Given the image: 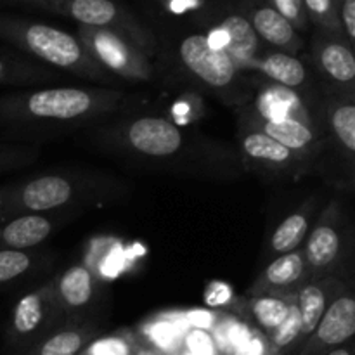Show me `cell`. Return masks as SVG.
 <instances>
[{"label": "cell", "mask_w": 355, "mask_h": 355, "mask_svg": "<svg viewBox=\"0 0 355 355\" xmlns=\"http://www.w3.org/2000/svg\"><path fill=\"white\" fill-rule=\"evenodd\" d=\"M121 94L113 90H90L76 87H54L0 99V116L35 118L45 121H75L106 113L116 106Z\"/></svg>", "instance_id": "cell-1"}, {"label": "cell", "mask_w": 355, "mask_h": 355, "mask_svg": "<svg viewBox=\"0 0 355 355\" xmlns=\"http://www.w3.org/2000/svg\"><path fill=\"white\" fill-rule=\"evenodd\" d=\"M21 40L26 51L55 68L66 69L83 78H107V75L99 69L101 66L90 55H87L83 45L75 37L58 28L47 24H31L21 33Z\"/></svg>", "instance_id": "cell-2"}, {"label": "cell", "mask_w": 355, "mask_h": 355, "mask_svg": "<svg viewBox=\"0 0 355 355\" xmlns=\"http://www.w3.org/2000/svg\"><path fill=\"white\" fill-rule=\"evenodd\" d=\"M342 214L336 203H331L322 210L314 227L309 229L305 238L304 259L309 281H318L331 277L342 255Z\"/></svg>", "instance_id": "cell-3"}, {"label": "cell", "mask_w": 355, "mask_h": 355, "mask_svg": "<svg viewBox=\"0 0 355 355\" xmlns=\"http://www.w3.org/2000/svg\"><path fill=\"white\" fill-rule=\"evenodd\" d=\"M75 194V184L66 177L42 175L16 189L0 193V210L42 214L64 207Z\"/></svg>", "instance_id": "cell-4"}, {"label": "cell", "mask_w": 355, "mask_h": 355, "mask_svg": "<svg viewBox=\"0 0 355 355\" xmlns=\"http://www.w3.org/2000/svg\"><path fill=\"white\" fill-rule=\"evenodd\" d=\"M355 335V300L352 291L340 286L326 307L318 328L298 355H324L331 349L352 342Z\"/></svg>", "instance_id": "cell-5"}, {"label": "cell", "mask_w": 355, "mask_h": 355, "mask_svg": "<svg viewBox=\"0 0 355 355\" xmlns=\"http://www.w3.org/2000/svg\"><path fill=\"white\" fill-rule=\"evenodd\" d=\"M184 66L196 78L214 89H224L234 83L238 69L224 49L210 44L205 35H191L184 38L179 49Z\"/></svg>", "instance_id": "cell-6"}, {"label": "cell", "mask_w": 355, "mask_h": 355, "mask_svg": "<svg viewBox=\"0 0 355 355\" xmlns=\"http://www.w3.org/2000/svg\"><path fill=\"white\" fill-rule=\"evenodd\" d=\"M87 47L90 51V58L99 66H104L107 71L130 80H148L151 76L149 62L135 54L120 37L111 31L90 33Z\"/></svg>", "instance_id": "cell-7"}, {"label": "cell", "mask_w": 355, "mask_h": 355, "mask_svg": "<svg viewBox=\"0 0 355 355\" xmlns=\"http://www.w3.org/2000/svg\"><path fill=\"white\" fill-rule=\"evenodd\" d=\"M127 142L134 151L153 158L175 155L182 146L179 127L166 118H137L127 127Z\"/></svg>", "instance_id": "cell-8"}, {"label": "cell", "mask_w": 355, "mask_h": 355, "mask_svg": "<svg viewBox=\"0 0 355 355\" xmlns=\"http://www.w3.org/2000/svg\"><path fill=\"white\" fill-rule=\"evenodd\" d=\"M307 283L304 250L298 248L291 253L276 257L266 267L259 279L250 288V295H276V297L291 298Z\"/></svg>", "instance_id": "cell-9"}, {"label": "cell", "mask_w": 355, "mask_h": 355, "mask_svg": "<svg viewBox=\"0 0 355 355\" xmlns=\"http://www.w3.org/2000/svg\"><path fill=\"white\" fill-rule=\"evenodd\" d=\"M54 288L44 286L19 298L12 311L9 336L14 342H26L40 333L55 307Z\"/></svg>", "instance_id": "cell-10"}, {"label": "cell", "mask_w": 355, "mask_h": 355, "mask_svg": "<svg viewBox=\"0 0 355 355\" xmlns=\"http://www.w3.org/2000/svg\"><path fill=\"white\" fill-rule=\"evenodd\" d=\"M340 286L342 284L338 281H335L333 277H326V279L309 281L295 295L293 304L297 307L298 319H300L302 347L315 331L326 307L329 305L331 298L335 297L336 291L340 290Z\"/></svg>", "instance_id": "cell-11"}, {"label": "cell", "mask_w": 355, "mask_h": 355, "mask_svg": "<svg viewBox=\"0 0 355 355\" xmlns=\"http://www.w3.org/2000/svg\"><path fill=\"white\" fill-rule=\"evenodd\" d=\"M222 49L231 58L236 69L255 68L259 35L252 23L241 16H231L220 24Z\"/></svg>", "instance_id": "cell-12"}, {"label": "cell", "mask_w": 355, "mask_h": 355, "mask_svg": "<svg viewBox=\"0 0 355 355\" xmlns=\"http://www.w3.org/2000/svg\"><path fill=\"white\" fill-rule=\"evenodd\" d=\"M241 151L252 162L279 170L298 165L302 159L300 156L291 153L290 149H286L257 128L245 132V135L241 137Z\"/></svg>", "instance_id": "cell-13"}, {"label": "cell", "mask_w": 355, "mask_h": 355, "mask_svg": "<svg viewBox=\"0 0 355 355\" xmlns=\"http://www.w3.org/2000/svg\"><path fill=\"white\" fill-rule=\"evenodd\" d=\"M52 232L47 217L38 214H23L12 218L0 232V243L10 250H28L40 245Z\"/></svg>", "instance_id": "cell-14"}, {"label": "cell", "mask_w": 355, "mask_h": 355, "mask_svg": "<svg viewBox=\"0 0 355 355\" xmlns=\"http://www.w3.org/2000/svg\"><path fill=\"white\" fill-rule=\"evenodd\" d=\"M94 290V277L89 267L73 266L61 274L55 284V304L66 311H78L90 304Z\"/></svg>", "instance_id": "cell-15"}, {"label": "cell", "mask_w": 355, "mask_h": 355, "mask_svg": "<svg viewBox=\"0 0 355 355\" xmlns=\"http://www.w3.org/2000/svg\"><path fill=\"white\" fill-rule=\"evenodd\" d=\"M257 130L263 132L270 139L279 142L291 153L302 158L315 148L318 135L312 130L311 125L300 120H262Z\"/></svg>", "instance_id": "cell-16"}, {"label": "cell", "mask_w": 355, "mask_h": 355, "mask_svg": "<svg viewBox=\"0 0 355 355\" xmlns=\"http://www.w3.org/2000/svg\"><path fill=\"white\" fill-rule=\"evenodd\" d=\"M255 69H260L269 80L283 89H300L307 80V69L304 62L286 52H270L257 59Z\"/></svg>", "instance_id": "cell-17"}, {"label": "cell", "mask_w": 355, "mask_h": 355, "mask_svg": "<svg viewBox=\"0 0 355 355\" xmlns=\"http://www.w3.org/2000/svg\"><path fill=\"white\" fill-rule=\"evenodd\" d=\"M252 26L257 35L274 47L297 49V35L293 24L272 7H263L253 14Z\"/></svg>", "instance_id": "cell-18"}, {"label": "cell", "mask_w": 355, "mask_h": 355, "mask_svg": "<svg viewBox=\"0 0 355 355\" xmlns=\"http://www.w3.org/2000/svg\"><path fill=\"white\" fill-rule=\"evenodd\" d=\"M318 62L329 80L338 85L352 87L355 80V58L352 49L338 42H329L319 51Z\"/></svg>", "instance_id": "cell-19"}, {"label": "cell", "mask_w": 355, "mask_h": 355, "mask_svg": "<svg viewBox=\"0 0 355 355\" xmlns=\"http://www.w3.org/2000/svg\"><path fill=\"white\" fill-rule=\"evenodd\" d=\"M293 307L291 298L276 297V295H252L250 298V312L259 328L262 329V335L269 336L279 328L284 319L290 314Z\"/></svg>", "instance_id": "cell-20"}, {"label": "cell", "mask_w": 355, "mask_h": 355, "mask_svg": "<svg viewBox=\"0 0 355 355\" xmlns=\"http://www.w3.org/2000/svg\"><path fill=\"white\" fill-rule=\"evenodd\" d=\"M309 214L305 210L295 211V214L288 215L283 222L276 227L270 238V252L274 255H284V253H291L295 250L304 246L305 238L309 234Z\"/></svg>", "instance_id": "cell-21"}, {"label": "cell", "mask_w": 355, "mask_h": 355, "mask_svg": "<svg viewBox=\"0 0 355 355\" xmlns=\"http://www.w3.org/2000/svg\"><path fill=\"white\" fill-rule=\"evenodd\" d=\"M259 110H262L263 120H300L307 123V114L302 107L300 101L295 97L291 90L274 89L269 94H263L260 97Z\"/></svg>", "instance_id": "cell-22"}, {"label": "cell", "mask_w": 355, "mask_h": 355, "mask_svg": "<svg viewBox=\"0 0 355 355\" xmlns=\"http://www.w3.org/2000/svg\"><path fill=\"white\" fill-rule=\"evenodd\" d=\"M92 331L83 328H66L42 340L31 355H78L90 343Z\"/></svg>", "instance_id": "cell-23"}, {"label": "cell", "mask_w": 355, "mask_h": 355, "mask_svg": "<svg viewBox=\"0 0 355 355\" xmlns=\"http://www.w3.org/2000/svg\"><path fill=\"white\" fill-rule=\"evenodd\" d=\"M329 130L338 148L352 159L355 153V104L352 99L340 101L331 107Z\"/></svg>", "instance_id": "cell-24"}, {"label": "cell", "mask_w": 355, "mask_h": 355, "mask_svg": "<svg viewBox=\"0 0 355 355\" xmlns=\"http://www.w3.org/2000/svg\"><path fill=\"white\" fill-rule=\"evenodd\" d=\"M146 340L151 343L158 354L162 355H179L182 347V338L186 331H182V326L175 321L162 319L146 328Z\"/></svg>", "instance_id": "cell-25"}, {"label": "cell", "mask_w": 355, "mask_h": 355, "mask_svg": "<svg viewBox=\"0 0 355 355\" xmlns=\"http://www.w3.org/2000/svg\"><path fill=\"white\" fill-rule=\"evenodd\" d=\"M71 16L89 26H106L116 17V7L110 0H73Z\"/></svg>", "instance_id": "cell-26"}, {"label": "cell", "mask_w": 355, "mask_h": 355, "mask_svg": "<svg viewBox=\"0 0 355 355\" xmlns=\"http://www.w3.org/2000/svg\"><path fill=\"white\" fill-rule=\"evenodd\" d=\"M31 257L23 250H0V284L10 283L30 270Z\"/></svg>", "instance_id": "cell-27"}, {"label": "cell", "mask_w": 355, "mask_h": 355, "mask_svg": "<svg viewBox=\"0 0 355 355\" xmlns=\"http://www.w3.org/2000/svg\"><path fill=\"white\" fill-rule=\"evenodd\" d=\"M135 350L137 349L130 338L114 335L90 342L78 355H134Z\"/></svg>", "instance_id": "cell-28"}, {"label": "cell", "mask_w": 355, "mask_h": 355, "mask_svg": "<svg viewBox=\"0 0 355 355\" xmlns=\"http://www.w3.org/2000/svg\"><path fill=\"white\" fill-rule=\"evenodd\" d=\"M232 355H274V352L266 335H257L250 331Z\"/></svg>", "instance_id": "cell-29"}, {"label": "cell", "mask_w": 355, "mask_h": 355, "mask_svg": "<svg viewBox=\"0 0 355 355\" xmlns=\"http://www.w3.org/2000/svg\"><path fill=\"white\" fill-rule=\"evenodd\" d=\"M218 315L214 314V312L208 311H193L187 312L186 315V322L189 324L191 329H201V331L210 333L211 329L215 328L218 321Z\"/></svg>", "instance_id": "cell-30"}, {"label": "cell", "mask_w": 355, "mask_h": 355, "mask_svg": "<svg viewBox=\"0 0 355 355\" xmlns=\"http://www.w3.org/2000/svg\"><path fill=\"white\" fill-rule=\"evenodd\" d=\"M276 10L283 17H286L291 24L302 21V3L300 0H274Z\"/></svg>", "instance_id": "cell-31"}, {"label": "cell", "mask_w": 355, "mask_h": 355, "mask_svg": "<svg viewBox=\"0 0 355 355\" xmlns=\"http://www.w3.org/2000/svg\"><path fill=\"white\" fill-rule=\"evenodd\" d=\"M342 21L345 26L347 37L350 42L355 40V0H345L342 9Z\"/></svg>", "instance_id": "cell-32"}, {"label": "cell", "mask_w": 355, "mask_h": 355, "mask_svg": "<svg viewBox=\"0 0 355 355\" xmlns=\"http://www.w3.org/2000/svg\"><path fill=\"white\" fill-rule=\"evenodd\" d=\"M305 3H307L309 10L319 17L328 16L331 10V0H305Z\"/></svg>", "instance_id": "cell-33"}, {"label": "cell", "mask_w": 355, "mask_h": 355, "mask_svg": "<svg viewBox=\"0 0 355 355\" xmlns=\"http://www.w3.org/2000/svg\"><path fill=\"white\" fill-rule=\"evenodd\" d=\"M19 78H23V76L17 75V73L14 71L12 66H10L6 59L0 58V82H12V80Z\"/></svg>", "instance_id": "cell-34"}, {"label": "cell", "mask_w": 355, "mask_h": 355, "mask_svg": "<svg viewBox=\"0 0 355 355\" xmlns=\"http://www.w3.org/2000/svg\"><path fill=\"white\" fill-rule=\"evenodd\" d=\"M324 355H354L352 342L345 343V345L335 347V349H331V350H329V352H326Z\"/></svg>", "instance_id": "cell-35"}, {"label": "cell", "mask_w": 355, "mask_h": 355, "mask_svg": "<svg viewBox=\"0 0 355 355\" xmlns=\"http://www.w3.org/2000/svg\"><path fill=\"white\" fill-rule=\"evenodd\" d=\"M12 155H14V153L10 151V149L0 148V166L7 165V163L10 162V158H12Z\"/></svg>", "instance_id": "cell-36"}, {"label": "cell", "mask_w": 355, "mask_h": 355, "mask_svg": "<svg viewBox=\"0 0 355 355\" xmlns=\"http://www.w3.org/2000/svg\"><path fill=\"white\" fill-rule=\"evenodd\" d=\"M134 355H162V354H158L156 350H153V349H137Z\"/></svg>", "instance_id": "cell-37"}]
</instances>
